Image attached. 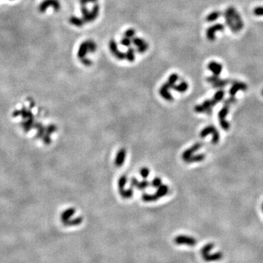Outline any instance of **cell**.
Returning <instances> with one entry per match:
<instances>
[{
  "instance_id": "obj_10",
  "label": "cell",
  "mask_w": 263,
  "mask_h": 263,
  "mask_svg": "<svg viewBox=\"0 0 263 263\" xmlns=\"http://www.w3.org/2000/svg\"><path fill=\"white\" fill-rule=\"evenodd\" d=\"M247 89V85L243 82H235L229 89V94L232 97H235L238 91H246Z\"/></svg>"
},
{
  "instance_id": "obj_33",
  "label": "cell",
  "mask_w": 263,
  "mask_h": 263,
  "mask_svg": "<svg viewBox=\"0 0 263 263\" xmlns=\"http://www.w3.org/2000/svg\"><path fill=\"white\" fill-rule=\"evenodd\" d=\"M254 13L256 16H263V7H257L254 10Z\"/></svg>"
},
{
  "instance_id": "obj_39",
  "label": "cell",
  "mask_w": 263,
  "mask_h": 263,
  "mask_svg": "<svg viewBox=\"0 0 263 263\" xmlns=\"http://www.w3.org/2000/svg\"><path fill=\"white\" fill-rule=\"evenodd\" d=\"M262 94L263 95V89H262Z\"/></svg>"
},
{
  "instance_id": "obj_3",
  "label": "cell",
  "mask_w": 263,
  "mask_h": 263,
  "mask_svg": "<svg viewBox=\"0 0 263 263\" xmlns=\"http://www.w3.org/2000/svg\"><path fill=\"white\" fill-rule=\"evenodd\" d=\"M213 135V138H212V143L213 144H216L218 142L219 140L220 136L219 133L217 129H216V127L214 126H208V127H205L200 132V136L201 138H205L207 135Z\"/></svg>"
},
{
  "instance_id": "obj_2",
  "label": "cell",
  "mask_w": 263,
  "mask_h": 263,
  "mask_svg": "<svg viewBox=\"0 0 263 263\" xmlns=\"http://www.w3.org/2000/svg\"><path fill=\"white\" fill-rule=\"evenodd\" d=\"M50 7H53L55 11H58L61 8L60 2L59 0H43L39 5V11L43 13Z\"/></svg>"
},
{
  "instance_id": "obj_12",
  "label": "cell",
  "mask_w": 263,
  "mask_h": 263,
  "mask_svg": "<svg viewBox=\"0 0 263 263\" xmlns=\"http://www.w3.org/2000/svg\"><path fill=\"white\" fill-rule=\"evenodd\" d=\"M201 146H202L201 143H196L194 144L193 146H192L190 149H187L186 151L183 153V158H184V160L185 161L188 160V159L192 156V154H193L196 151H197L198 149H200Z\"/></svg>"
},
{
  "instance_id": "obj_23",
  "label": "cell",
  "mask_w": 263,
  "mask_h": 263,
  "mask_svg": "<svg viewBox=\"0 0 263 263\" xmlns=\"http://www.w3.org/2000/svg\"><path fill=\"white\" fill-rule=\"evenodd\" d=\"M205 159L204 154H198L196 156H192L188 160L187 162H201Z\"/></svg>"
},
{
  "instance_id": "obj_7",
  "label": "cell",
  "mask_w": 263,
  "mask_h": 263,
  "mask_svg": "<svg viewBox=\"0 0 263 263\" xmlns=\"http://www.w3.org/2000/svg\"><path fill=\"white\" fill-rule=\"evenodd\" d=\"M224 29H225V26L223 24H221V23H216V24L211 26L206 31L207 38H208L210 41H214L215 40V38H216V37H215V33L217 32V31H224Z\"/></svg>"
},
{
  "instance_id": "obj_6",
  "label": "cell",
  "mask_w": 263,
  "mask_h": 263,
  "mask_svg": "<svg viewBox=\"0 0 263 263\" xmlns=\"http://www.w3.org/2000/svg\"><path fill=\"white\" fill-rule=\"evenodd\" d=\"M99 6L98 5H95L93 8H92V10L91 11L88 10V12L84 15V16H83L82 18L83 19V21H84V22L90 23V22L95 21V20L97 19L98 16H99Z\"/></svg>"
},
{
  "instance_id": "obj_25",
  "label": "cell",
  "mask_w": 263,
  "mask_h": 263,
  "mask_svg": "<svg viewBox=\"0 0 263 263\" xmlns=\"http://www.w3.org/2000/svg\"><path fill=\"white\" fill-rule=\"evenodd\" d=\"M118 158L116 159V164H117L118 166L121 165V163L124 162V157H125V151L124 150H121V151H119V153H118Z\"/></svg>"
},
{
  "instance_id": "obj_38",
  "label": "cell",
  "mask_w": 263,
  "mask_h": 263,
  "mask_svg": "<svg viewBox=\"0 0 263 263\" xmlns=\"http://www.w3.org/2000/svg\"><path fill=\"white\" fill-rule=\"evenodd\" d=\"M262 211H263V203H262Z\"/></svg>"
},
{
  "instance_id": "obj_37",
  "label": "cell",
  "mask_w": 263,
  "mask_h": 263,
  "mask_svg": "<svg viewBox=\"0 0 263 263\" xmlns=\"http://www.w3.org/2000/svg\"><path fill=\"white\" fill-rule=\"evenodd\" d=\"M160 184V180L159 179H155L154 182H153V185L154 186H159V185Z\"/></svg>"
},
{
  "instance_id": "obj_15",
  "label": "cell",
  "mask_w": 263,
  "mask_h": 263,
  "mask_svg": "<svg viewBox=\"0 0 263 263\" xmlns=\"http://www.w3.org/2000/svg\"><path fill=\"white\" fill-rule=\"evenodd\" d=\"M88 52V46H87L86 41L82 42L79 46L78 51H77V56L80 59L84 58L87 54V53Z\"/></svg>"
},
{
  "instance_id": "obj_14",
  "label": "cell",
  "mask_w": 263,
  "mask_h": 263,
  "mask_svg": "<svg viewBox=\"0 0 263 263\" xmlns=\"http://www.w3.org/2000/svg\"><path fill=\"white\" fill-rule=\"evenodd\" d=\"M170 88V87L168 86V83H164L162 86V88H160L161 96H162L163 98H164V99H166V100H172V99H173L171 94H170L169 91H168Z\"/></svg>"
},
{
  "instance_id": "obj_11",
  "label": "cell",
  "mask_w": 263,
  "mask_h": 263,
  "mask_svg": "<svg viewBox=\"0 0 263 263\" xmlns=\"http://www.w3.org/2000/svg\"><path fill=\"white\" fill-rule=\"evenodd\" d=\"M208 68L210 71L212 72L214 75H217V76H218V75H219L222 73V69H223V66L218 62H211L208 64Z\"/></svg>"
},
{
  "instance_id": "obj_24",
  "label": "cell",
  "mask_w": 263,
  "mask_h": 263,
  "mask_svg": "<svg viewBox=\"0 0 263 263\" xmlns=\"http://www.w3.org/2000/svg\"><path fill=\"white\" fill-rule=\"evenodd\" d=\"M178 75L177 74H172L169 77V79H168V81L167 82V83H168V86L170 87H173L174 84H175V82L178 81Z\"/></svg>"
},
{
  "instance_id": "obj_27",
  "label": "cell",
  "mask_w": 263,
  "mask_h": 263,
  "mask_svg": "<svg viewBox=\"0 0 263 263\" xmlns=\"http://www.w3.org/2000/svg\"><path fill=\"white\" fill-rule=\"evenodd\" d=\"M148 49H149V44H148L146 42L145 43L142 44V45L137 47V51H138L139 53H145Z\"/></svg>"
},
{
  "instance_id": "obj_34",
  "label": "cell",
  "mask_w": 263,
  "mask_h": 263,
  "mask_svg": "<svg viewBox=\"0 0 263 263\" xmlns=\"http://www.w3.org/2000/svg\"><path fill=\"white\" fill-rule=\"evenodd\" d=\"M97 0H80V3H81V6H84L86 5L88 3H92V2H95Z\"/></svg>"
},
{
  "instance_id": "obj_30",
  "label": "cell",
  "mask_w": 263,
  "mask_h": 263,
  "mask_svg": "<svg viewBox=\"0 0 263 263\" xmlns=\"http://www.w3.org/2000/svg\"><path fill=\"white\" fill-rule=\"evenodd\" d=\"M73 213H74V211L73 209H71V210H68L67 211H66L65 213H64L62 215L63 222H66L67 220L70 218V216H71L73 214Z\"/></svg>"
},
{
  "instance_id": "obj_36",
  "label": "cell",
  "mask_w": 263,
  "mask_h": 263,
  "mask_svg": "<svg viewBox=\"0 0 263 263\" xmlns=\"http://www.w3.org/2000/svg\"><path fill=\"white\" fill-rule=\"evenodd\" d=\"M141 174L142 175L143 177H147L148 176V174H149V170L148 169H146V168H143V169L141 170Z\"/></svg>"
},
{
  "instance_id": "obj_26",
  "label": "cell",
  "mask_w": 263,
  "mask_h": 263,
  "mask_svg": "<svg viewBox=\"0 0 263 263\" xmlns=\"http://www.w3.org/2000/svg\"><path fill=\"white\" fill-rule=\"evenodd\" d=\"M109 49H110V51L113 54L114 53H116L118 50L117 43H116V42L114 40H110V42H109Z\"/></svg>"
},
{
  "instance_id": "obj_20",
  "label": "cell",
  "mask_w": 263,
  "mask_h": 263,
  "mask_svg": "<svg viewBox=\"0 0 263 263\" xmlns=\"http://www.w3.org/2000/svg\"><path fill=\"white\" fill-rule=\"evenodd\" d=\"M126 59H127V61H129V62H134L135 59V53L134 49H132V48H129L128 51L126 53Z\"/></svg>"
},
{
  "instance_id": "obj_5",
  "label": "cell",
  "mask_w": 263,
  "mask_h": 263,
  "mask_svg": "<svg viewBox=\"0 0 263 263\" xmlns=\"http://www.w3.org/2000/svg\"><path fill=\"white\" fill-rule=\"evenodd\" d=\"M227 12L228 13L229 16H230V17L232 18L233 23H234L235 26L236 27L238 31L241 30L243 27V22L241 18H240V16L238 14V13L237 12V10L235 8H233V7H230L227 9Z\"/></svg>"
},
{
  "instance_id": "obj_19",
  "label": "cell",
  "mask_w": 263,
  "mask_h": 263,
  "mask_svg": "<svg viewBox=\"0 0 263 263\" xmlns=\"http://www.w3.org/2000/svg\"><path fill=\"white\" fill-rule=\"evenodd\" d=\"M221 16V13L218 11H214V12L211 13L208 15L206 17V21L208 22H212L216 21V19H218L219 18V16Z\"/></svg>"
},
{
  "instance_id": "obj_32",
  "label": "cell",
  "mask_w": 263,
  "mask_h": 263,
  "mask_svg": "<svg viewBox=\"0 0 263 263\" xmlns=\"http://www.w3.org/2000/svg\"><path fill=\"white\" fill-rule=\"evenodd\" d=\"M121 42V45L127 46V47H129V46H130V45H131L132 40H130V38H127V37H125V38L121 39V42Z\"/></svg>"
},
{
  "instance_id": "obj_21",
  "label": "cell",
  "mask_w": 263,
  "mask_h": 263,
  "mask_svg": "<svg viewBox=\"0 0 263 263\" xmlns=\"http://www.w3.org/2000/svg\"><path fill=\"white\" fill-rule=\"evenodd\" d=\"M214 243H208L203 246V249H201L202 256H205V255L208 254H209V251H211V250L214 249Z\"/></svg>"
},
{
  "instance_id": "obj_8",
  "label": "cell",
  "mask_w": 263,
  "mask_h": 263,
  "mask_svg": "<svg viewBox=\"0 0 263 263\" xmlns=\"http://www.w3.org/2000/svg\"><path fill=\"white\" fill-rule=\"evenodd\" d=\"M207 81L211 84H212V86L215 88H223L225 87L227 83H229V81L227 80H222L220 79L217 75H213L207 78Z\"/></svg>"
},
{
  "instance_id": "obj_28",
  "label": "cell",
  "mask_w": 263,
  "mask_h": 263,
  "mask_svg": "<svg viewBox=\"0 0 263 263\" xmlns=\"http://www.w3.org/2000/svg\"><path fill=\"white\" fill-rule=\"evenodd\" d=\"M113 56L116 58L119 59V60H124V59H126V53L119 51V50H118L116 53H114Z\"/></svg>"
},
{
  "instance_id": "obj_1",
  "label": "cell",
  "mask_w": 263,
  "mask_h": 263,
  "mask_svg": "<svg viewBox=\"0 0 263 263\" xmlns=\"http://www.w3.org/2000/svg\"><path fill=\"white\" fill-rule=\"evenodd\" d=\"M224 96H225V92L223 90H219L214 94L212 99H207L202 105H196L194 107V110L197 113H205L211 114L212 108L222 100Z\"/></svg>"
},
{
  "instance_id": "obj_22",
  "label": "cell",
  "mask_w": 263,
  "mask_h": 263,
  "mask_svg": "<svg viewBox=\"0 0 263 263\" xmlns=\"http://www.w3.org/2000/svg\"><path fill=\"white\" fill-rule=\"evenodd\" d=\"M86 41L87 43V46H88V52H92V53L95 52V51L97 50V47L96 42L92 40H86Z\"/></svg>"
},
{
  "instance_id": "obj_9",
  "label": "cell",
  "mask_w": 263,
  "mask_h": 263,
  "mask_svg": "<svg viewBox=\"0 0 263 263\" xmlns=\"http://www.w3.org/2000/svg\"><path fill=\"white\" fill-rule=\"evenodd\" d=\"M175 242L178 245H181V244H186L189 246H194L197 243V240L195 238H192L189 236H179L177 238H175Z\"/></svg>"
},
{
  "instance_id": "obj_31",
  "label": "cell",
  "mask_w": 263,
  "mask_h": 263,
  "mask_svg": "<svg viewBox=\"0 0 263 263\" xmlns=\"http://www.w3.org/2000/svg\"><path fill=\"white\" fill-rule=\"evenodd\" d=\"M125 37L128 38H133L135 35V30L134 29H129L125 31Z\"/></svg>"
},
{
  "instance_id": "obj_13",
  "label": "cell",
  "mask_w": 263,
  "mask_h": 263,
  "mask_svg": "<svg viewBox=\"0 0 263 263\" xmlns=\"http://www.w3.org/2000/svg\"><path fill=\"white\" fill-rule=\"evenodd\" d=\"M223 257V254L222 252H216L214 254H208L203 256V259L205 262H214V261L220 260Z\"/></svg>"
},
{
  "instance_id": "obj_35",
  "label": "cell",
  "mask_w": 263,
  "mask_h": 263,
  "mask_svg": "<svg viewBox=\"0 0 263 263\" xmlns=\"http://www.w3.org/2000/svg\"><path fill=\"white\" fill-rule=\"evenodd\" d=\"M81 62H82L85 66H91L92 65V62H91L89 59H86L84 57V58L81 59Z\"/></svg>"
},
{
  "instance_id": "obj_17",
  "label": "cell",
  "mask_w": 263,
  "mask_h": 263,
  "mask_svg": "<svg viewBox=\"0 0 263 263\" xmlns=\"http://www.w3.org/2000/svg\"><path fill=\"white\" fill-rule=\"evenodd\" d=\"M70 23H71L72 25L75 26V27H82L85 22L83 21V18L76 17V16H72V17H70Z\"/></svg>"
},
{
  "instance_id": "obj_18",
  "label": "cell",
  "mask_w": 263,
  "mask_h": 263,
  "mask_svg": "<svg viewBox=\"0 0 263 263\" xmlns=\"http://www.w3.org/2000/svg\"><path fill=\"white\" fill-rule=\"evenodd\" d=\"M188 87H189L188 83L184 81V82L180 83V84L178 85V86H174L173 88V89L176 90L177 92H184L188 89Z\"/></svg>"
},
{
  "instance_id": "obj_29",
  "label": "cell",
  "mask_w": 263,
  "mask_h": 263,
  "mask_svg": "<svg viewBox=\"0 0 263 263\" xmlns=\"http://www.w3.org/2000/svg\"><path fill=\"white\" fill-rule=\"evenodd\" d=\"M133 44L137 46V47H138V46L142 45L143 43H145L146 41L143 40V39L142 38H135L132 39V41Z\"/></svg>"
},
{
  "instance_id": "obj_4",
  "label": "cell",
  "mask_w": 263,
  "mask_h": 263,
  "mask_svg": "<svg viewBox=\"0 0 263 263\" xmlns=\"http://www.w3.org/2000/svg\"><path fill=\"white\" fill-rule=\"evenodd\" d=\"M230 105L224 104V107L220 110L218 113V118H219V122L221 127L225 130H229V122L226 120V116H227L229 113V108Z\"/></svg>"
},
{
  "instance_id": "obj_16",
  "label": "cell",
  "mask_w": 263,
  "mask_h": 263,
  "mask_svg": "<svg viewBox=\"0 0 263 263\" xmlns=\"http://www.w3.org/2000/svg\"><path fill=\"white\" fill-rule=\"evenodd\" d=\"M225 20H226V23H227V24L228 25V27L230 28L231 30H232V31H234V32H237L238 30H237L236 27L235 26L234 23H233L232 18L230 17V16H229V14L227 12V10H226V12L225 13Z\"/></svg>"
}]
</instances>
